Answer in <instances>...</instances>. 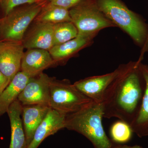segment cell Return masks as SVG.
Wrapping results in <instances>:
<instances>
[{
  "label": "cell",
  "instance_id": "ba28073f",
  "mask_svg": "<svg viewBox=\"0 0 148 148\" xmlns=\"http://www.w3.org/2000/svg\"><path fill=\"white\" fill-rule=\"evenodd\" d=\"M53 79V77L49 76L43 72L30 78L18 95L17 100L22 106L34 105L49 106L50 84Z\"/></svg>",
  "mask_w": 148,
  "mask_h": 148
},
{
  "label": "cell",
  "instance_id": "5b68a950",
  "mask_svg": "<svg viewBox=\"0 0 148 148\" xmlns=\"http://www.w3.org/2000/svg\"><path fill=\"white\" fill-rule=\"evenodd\" d=\"M69 10L78 36L95 37L102 29L115 27L99 9L94 0H84Z\"/></svg>",
  "mask_w": 148,
  "mask_h": 148
},
{
  "label": "cell",
  "instance_id": "6da1fadb",
  "mask_svg": "<svg viewBox=\"0 0 148 148\" xmlns=\"http://www.w3.org/2000/svg\"><path fill=\"white\" fill-rule=\"evenodd\" d=\"M141 63V62H140ZM140 62H130L112 83L103 102V117L116 118L130 125L141 106L145 83Z\"/></svg>",
  "mask_w": 148,
  "mask_h": 148
},
{
  "label": "cell",
  "instance_id": "277c9868",
  "mask_svg": "<svg viewBox=\"0 0 148 148\" xmlns=\"http://www.w3.org/2000/svg\"><path fill=\"white\" fill-rule=\"evenodd\" d=\"M46 4L35 3L19 6L13 9L5 16L1 17L0 41H22L29 26Z\"/></svg>",
  "mask_w": 148,
  "mask_h": 148
},
{
  "label": "cell",
  "instance_id": "7a4b0ae2",
  "mask_svg": "<svg viewBox=\"0 0 148 148\" xmlns=\"http://www.w3.org/2000/svg\"><path fill=\"white\" fill-rule=\"evenodd\" d=\"M103 103L91 101L81 109L66 116L65 128L82 134L95 148H112V142L103 127Z\"/></svg>",
  "mask_w": 148,
  "mask_h": 148
},
{
  "label": "cell",
  "instance_id": "5bb4252c",
  "mask_svg": "<svg viewBox=\"0 0 148 148\" xmlns=\"http://www.w3.org/2000/svg\"><path fill=\"white\" fill-rule=\"evenodd\" d=\"M23 106L16 100L9 108L8 114L11 126L9 148H27V144L21 118Z\"/></svg>",
  "mask_w": 148,
  "mask_h": 148
},
{
  "label": "cell",
  "instance_id": "2e32d148",
  "mask_svg": "<svg viewBox=\"0 0 148 148\" xmlns=\"http://www.w3.org/2000/svg\"><path fill=\"white\" fill-rule=\"evenodd\" d=\"M30 78L21 71L15 75L0 95V116L7 113L10 105L17 100L18 95L28 83Z\"/></svg>",
  "mask_w": 148,
  "mask_h": 148
},
{
  "label": "cell",
  "instance_id": "484cf974",
  "mask_svg": "<svg viewBox=\"0 0 148 148\" xmlns=\"http://www.w3.org/2000/svg\"><path fill=\"white\" fill-rule=\"evenodd\" d=\"M47 1H48V2H49V0H47Z\"/></svg>",
  "mask_w": 148,
  "mask_h": 148
},
{
  "label": "cell",
  "instance_id": "4fadbf2b",
  "mask_svg": "<svg viewBox=\"0 0 148 148\" xmlns=\"http://www.w3.org/2000/svg\"><path fill=\"white\" fill-rule=\"evenodd\" d=\"M50 109V107L46 105L23 106L21 116L27 147L32 142L37 127L45 118Z\"/></svg>",
  "mask_w": 148,
  "mask_h": 148
},
{
  "label": "cell",
  "instance_id": "8992f818",
  "mask_svg": "<svg viewBox=\"0 0 148 148\" xmlns=\"http://www.w3.org/2000/svg\"><path fill=\"white\" fill-rule=\"evenodd\" d=\"M49 92V106L66 116L79 110L92 101L68 79L53 78Z\"/></svg>",
  "mask_w": 148,
  "mask_h": 148
},
{
  "label": "cell",
  "instance_id": "44dd1931",
  "mask_svg": "<svg viewBox=\"0 0 148 148\" xmlns=\"http://www.w3.org/2000/svg\"><path fill=\"white\" fill-rule=\"evenodd\" d=\"M48 1L47 0H1L0 8L2 13V16H5L13 9L26 4H45Z\"/></svg>",
  "mask_w": 148,
  "mask_h": 148
},
{
  "label": "cell",
  "instance_id": "e0dca14e",
  "mask_svg": "<svg viewBox=\"0 0 148 148\" xmlns=\"http://www.w3.org/2000/svg\"><path fill=\"white\" fill-rule=\"evenodd\" d=\"M94 37L78 36L61 44L53 46L49 51L55 62L59 63L69 59L81 49L92 42Z\"/></svg>",
  "mask_w": 148,
  "mask_h": 148
},
{
  "label": "cell",
  "instance_id": "ffe728a7",
  "mask_svg": "<svg viewBox=\"0 0 148 148\" xmlns=\"http://www.w3.org/2000/svg\"><path fill=\"white\" fill-rule=\"evenodd\" d=\"M133 132L130 125L120 120L114 123L110 129L111 138L117 143L128 142L132 138Z\"/></svg>",
  "mask_w": 148,
  "mask_h": 148
},
{
  "label": "cell",
  "instance_id": "7402d4cb",
  "mask_svg": "<svg viewBox=\"0 0 148 148\" xmlns=\"http://www.w3.org/2000/svg\"><path fill=\"white\" fill-rule=\"evenodd\" d=\"M84 0H49L51 4L70 9Z\"/></svg>",
  "mask_w": 148,
  "mask_h": 148
},
{
  "label": "cell",
  "instance_id": "d6986e66",
  "mask_svg": "<svg viewBox=\"0 0 148 148\" xmlns=\"http://www.w3.org/2000/svg\"><path fill=\"white\" fill-rule=\"evenodd\" d=\"M77 29L72 21H66L54 24L53 46L61 44L77 36Z\"/></svg>",
  "mask_w": 148,
  "mask_h": 148
},
{
  "label": "cell",
  "instance_id": "3957f363",
  "mask_svg": "<svg viewBox=\"0 0 148 148\" xmlns=\"http://www.w3.org/2000/svg\"><path fill=\"white\" fill-rule=\"evenodd\" d=\"M99 9L115 27L127 34L140 47L145 43L148 26L141 16L120 0H94Z\"/></svg>",
  "mask_w": 148,
  "mask_h": 148
},
{
  "label": "cell",
  "instance_id": "8fae6325",
  "mask_svg": "<svg viewBox=\"0 0 148 148\" xmlns=\"http://www.w3.org/2000/svg\"><path fill=\"white\" fill-rule=\"evenodd\" d=\"M55 64L49 51L39 49H27L21 61V71L32 77L42 73Z\"/></svg>",
  "mask_w": 148,
  "mask_h": 148
},
{
  "label": "cell",
  "instance_id": "cb8c5ba5",
  "mask_svg": "<svg viewBox=\"0 0 148 148\" xmlns=\"http://www.w3.org/2000/svg\"><path fill=\"white\" fill-rule=\"evenodd\" d=\"M148 51V35L147 38V41H146L143 47L142 48V50H141V53L139 58L140 59H143L144 58V55L145 53H147Z\"/></svg>",
  "mask_w": 148,
  "mask_h": 148
},
{
  "label": "cell",
  "instance_id": "d4e9b609",
  "mask_svg": "<svg viewBox=\"0 0 148 148\" xmlns=\"http://www.w3.org/2000/svg\"><path fill=\"white\" fill-rule=\"evenodd\" d=\"M112 148H143L140 146L136 145L130 146L127 145H118L115 147H112Z\"/></svg>",
  "mask_w": 148,
  "mask_h": 148
},
{
  "label": "cell",
  "instance_id": "ac0fdd59",
  "mask_svg": "<svg viewBox=\"0 0 148 148\" xmlns=\"http://www.w3.org/2000/svg\"><path fill=\"white\" fill-rule=\"evenodd\" d=\"M56 24L60 22L71 21L69 9L51 4L48 2L34 21Z\"/></svg>",
  "mask_w": 148,
  "mask_h": 148
},
{
  "label": "cell",
  "instance_id": "603a6c76",
  "mask_svg": "<svg viewBox=\"0 0 148 148\" xmlns=\"http://www.w3.org/2000/svg\"><path fill=\"white\" fill-rule=\"evenodd\" d=\"M10 82L9 80L0 71V95Z\"/></svg>",
  "mask_w": 148,
  "mask_h": 148
},
{
  "label": "cell",
  "instance_id": "30bf717a",
  "mask_svg": "<svg viewBox=\"0 0 148 148\" xmlns=\"http://www.w3.org/2000/svg\"><path fill=\"white\" fill-rule=\"evenodd\" d=\"M27 30L22 42L24 49L49 51L53 47L54 24L35 22Z\"/></svg>",
  "mask_w": 148,
  "mask_h": 148
},
{
  "label": "cell",
  "instance_id": "9a60e30c",
  "mask_svg": "<svg viewBox=\"0 0 148 148\" xmlns=\"http://www.w3.org/2000/svg\"><path fill=\"white\" fill-rule=\"evenodd\" d=\"M139 68L145 80V88L140 110L130 125L133 132L142 138L148 136V65L141 62Z\"/></svg>",
  "mask_w": 148,
  "mask_h": 148
},
{
  "label": "cell",
  "instance_id": "52a82bcc",
  "mask_svg": "<svg viewBox=\"0 0 148 148\" xmlns=\"http://www.w3.org/2000/svg\"><path fill=\"white\" fill-rule=\"evenodd\" d=\"M125 64L113 71L101 75L88 77L73 84L78 90L93 102L103 103L106 91L124 69Z\"/></svg>",
  "mask_w": 148,
  "mask_h": 148
},
{
  "label": "cell",
  "instance_id": "9c48e42d",
  "mask_svg": "<svg viewBox=\"0 0 148 148\" xmlns=\"http://www.w3.org/2000/svg\"><path fill=\"white\" fill-rule=\"evenodd\" d=\"M24 49L21 42L0 41V71L10 82L21 69Z\"/></svg>",
  "mask_w": 148,
  "mask_h": 148
},
{
  "label": "cell",
  "instance_id": "4316f807",
  "mask_svg": "<svg viewBox=\"0 0 148 148\" xmlns=\"http://www.w3.org/2000/svg\"><path fill=\"white\" fill-rule=\"evenodd\" d=\"M1 1V0H0V1Z\"/></svg>",
  "mask_w": 148,
  "mask_h": 148
},
{
  "label": "cell",
  "instance_id": "7c38bea8",
  "mask_svg": "<svg viewBox=\"0 0 148 148\" xmlns=\"http://www.w3.org/2000/svg\"><path fill=\"white\" fill-rule=\"evenodd\" d=\"M66 117V116L50 108L45 118L37 127L27 148H38L45 138L65 128Z\"/></svg>",
  "mask_w": 148,
  "mask_h": 148
}]
</instances>
